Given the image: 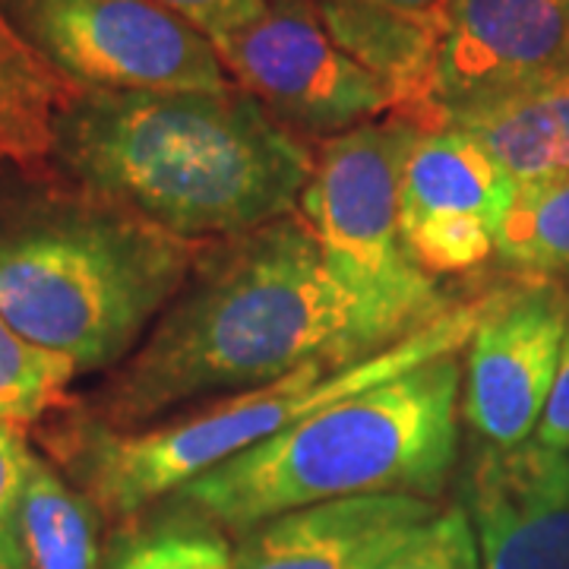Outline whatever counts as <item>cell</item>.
I'll list each match as a JSON object with an SVG mask.
<instances>
[{
  "mask_svg": "<svg viewBox=\"0 0 569 569\" xmlns=\"http://www.w3.org/2000/svg\"><path fill=\"white\" fill-rule=\"evenodd\" d=\"M54 159L86 197L183 241L250 234L291 212L313 156L250 92H92Z\"/></svg>",
  "mask_w": 569,
  "mask_h": 569,
  "instance_id": "7a4b0ae2",
  "label": "cell"
},
{
  "mask_svg": "<svg viewBox=\"0 0 569 569\" xmlns=\"http://www.w3.org/2000/svg\"><path fill=\"white\" fill-rule=\"evenodd\" d=\"M108 569H234V550L219 526L178 507L152 526L127 531Z\"/></svg>",
  "mask_w": 569,
  "mask_h": 569,
  "instance_id": "ffe728a7",
  "label": "cell"
},
{
  "mask_svg": "<svg viewBox=\"0 0 569 569\" xmlns=\"http://www.w3.org/2000/svg\"><path fill=\"white\" fill-rule=\"evenodd\" d=\"M96 503L63 485L44 459H32L20 503V545L26 569H99Z\"/></svg>",
  "mask_w": 569,
  "mask_h": 569,
  "instance_id": "e0dca14e",
  "label": "cell"
},
{
  "mask_svg": "<svg viewBox=\"0 0 569 569\" xmlns=\"http://www.w3.org/2000/svg\"><path fill=\"white\" fill-rule=\"evenodd\" d=\"M440 509L415 493H367L313 503L247 529L234 569H370Z\"/></svg>",
  "mask_w": 569,
  "mask_h": 569,
  "instance_id": "4fadbf2b",
  "label": "cell"
},
{
  "mask_svg": "<svg viewBox=\"0 0 569 569\" xmlns=\"http://www.w3.org/2000/svg\"><path fill=\"white\" fill-rule=\"evenodd\" d=\"M563 73H569V0L449 3L437 63L443 123L449 111Z\"/></svg>",
  "mask_w": 569,
  "mask_h": 569,
  "instance_id": "7c38bea8",
  "label": "cell"
},
{
  "mask_svg": "<svg viewBox=\"0 0 569 569\" xmlns=\"http://www.w3.org/2000/svg\"><path fill=\"white\" fill-rule=\"evenodd\" d=\"M493 253L541 279L569 269V174L516 187Z\"/></svg>",
  "mask_w": 569,
  "mask_h": 569,
  "instance_id": "ac0fdd59",
  "label": "cell"
},
{
  "mask_svg": "<svg viewBox=\"0 0 569 569\" xmlns=\"http://www.w3.org/2000/svg\"><path fill=\"white\" fill-rule=\"evenodd\" d=\"M0 569H7V567H3V560H0Z\"/></svg>",
  "mask_w": 569,
  "mask_h": 569,
  "instance_id": "484cf974",
  "label": "cell"
},
{
  "mask_svg": "<svg viewBox=\"0 0 569 569\" xmlns=\"http://www.w3.org/2000/svg\"><path fill=\"white\" fill-rule=\"evenodd\" d=\"M535 440L550 449H569V317L567 332H563V348H560V365H557V380L550 389L548 408L538 421Z\"/></svg>",
  "mask_w": 569,
  "mask_h": 569,
  "instance_id": "cb8c5ba5",
  "label": "cell"
},
{
  "mask_svg": "<svg viewBox=\"0 0 569 569\" xmlns=\"http://www.w3.org/2000/svg\"><path fill=\"white\" fill-rule=\"evenodd\" d=\"M485 313V298L452 305L425 329L365 361L342 365L336 358H313L266 387L247 389L219 406L200 408L181 421L149 430H114L104 425L82 427L70 447L86 497L114 519H130L149 503L178 493L183 485L231 456L282 433L320 408L342 402L367 387H377L411 367L443 355H459Z\"/></svg>",
  "mask_w": 569,
  "mask_h": 569,
  "instance_id": "5b68a950",
  "label": "cell"
},
{
  "mask_svg": "<svg viewBox=\"0 0 569 569\" xmlns=\"http://www.w3.org/2000/svg\"><path fill=\"white\" fill-rule=\"evenodd\" d=\"M569 291L535 276L485 295V313L468 339L466 421L490 447L529 440L557 380Z\"/></svg>",
  "mask_w": 569,
  "mask_h": 569,
  "instance_id": "9c48e42d",
  "label": "cell"
},
{
  "mask_svg": "<svg viewBox=\"0 0 569 569\" xmlns=\"http://www.w3.org/2000/svg\"><path fill=\"white\" fill-rule=\"evenodd\" d=\"M216 51L257 102L307 130H351L392 108L387 82L348 58L307 0H269Z\"/></svg>",
  "mask_w": 569,
  "mask_h": 569,
  "instance_id": "ba28073f",
  "label": "cell"
},
{
  "mask_svg": "<svg viewBox=\"0 0 569 569\" xmlns=\"http://www.w3.org/2000/svg\"><path fill=\"white\" fill-rule=\"evenodd\" d=\"M447 127L468 133L516 187L563 178L569 174V73L449 111Z\"/></svg>",
  "mask_w": 569,
  "mask_h": 569,
  "instance_id": "9a60e30c",
  "label": "cell"
},
{
  "mask_svg": "<svg viewBox=\"0 0 569 569\" xmlns=\"http://www.w3.org/2000/svg\"><path fill=\"white\" fill-rule=\"evenodd\" d=\"M80 370L48 348L32 346L0 317V425H36L67 402Z\"/></svg>",
  "mask_w": 569,
  "mask_h": 569,
  "instance_id": "d6986e66",
  "label": "cell"
},
{
  "mask_svg": "<svg viewBox=\"0 0 569 569\" xmlns=\"http://www.w3.org/2000/svg\"><path fill=\"white\" fill-rule=\"evenodd\" d=\"M365 3L383 7V10H392V13H402V17H411V20L430 22L437 29H447L449 3L452 0H365Z\"/></svg>",
  "mask_w": 569,
  "mask_h": 569,
  "instance_id": "d4e9b609",
  "label": "cell"
},
{
  "mask_svg": "<svg viewBox=\"0 0 569 569\" xmlns=\"http://www.w3.org/2000/svg\"><path fill=\"white\" fill-rule=\"evenodd\" d=\"M459 392V358H433L209 468L174 493V503L244 535L272 516L346 497L433 500L456 462Z\"/></svg>",
  "mask_w": 569,
  "mask_h": 569,
  "instance_id": "3957f363",
  "label": "cell"
},
{
  "mask_svg": "<svg viewBox=\"0 0 569 569\" xmlns=\"http://www.w3.org/2000/svg\"><path fill=\"white\" fill-rule=\"evenodd\" d=\"M425 326L346 276L310 224L282 216L241 234L164 310L104 392L102 425L137 430L168 408L266 387L313 358L355 365Z\"/></svg>",
  "mask_w": 569,
  "mask_h": 569,
  "instance_id": "6da1fadb",
  "label": "cell"
},
{
  "mask_svg": "<svg viewBox=\"0 0 569 569\" xmlns=\"http://www.w3.org/2000/svg\"><path fill=\"white\" fill-rule=\"evenodd\" d=\"M63 77L92 92H224L216 44L156 0H0Z\"/></svg>",
  "mask_w": 569,
  "mask_h": 569,
  "instance_id": "52a82bcc",
  "label": "cell"
},
{
  "mask_svg": "<svg viewBox=\"0 0 569 569\" xmlns=\"http://www.w3.org/2000/svg\"><path fill=\"white\" fill-rule=\"evenodd\" d=\"M156 3L181 17L197 32H203L212 44H219L238 29L260 20L269 0H156Z\"/></svg>",
  "mask_w": 569,
  "mask_h": 569,
  "instance_id": "603a6c76",
  "label": "cell"
},
{
  "mask_svg": "<svg viewBox=\"0 0 569 569\" xmlns=\"http://www.w3.org/2000/svg\"><path fill=\"white\" fill-rule=\"evenodd\" d=\"M326 32L373 77L387 82L399 118L421 130L447 127L437 108V63L443 29L365 0H317Z\"/></svg>",
  "mask_w": 569,
  "mask_h": 569,
  "instance_id": "5bb4252c",
  "label": "cell"
},
{
  "mask_svg": "<svg viewBox=\"0 0 569 569\" xmlns=\"http://www.w3.org/2000/svg\"><path fill=\"white\" fill-rule=\"evenodd\" d=\"M82 86L22 36L0 3V168H39L58 152V123Z\"/></svg>",
  "mask_w": 569,
  "mask_h": 569,
  "instance_id": "2e32d148",
  "label": "cell"
},
{
  "mask_svg": "<svg viewBox=\"0 0 569 569\" xmlns=\"http://www.w3.org/2000/svg\"><path fill=\"white\" fill-rule=\"evenodd\" d=\"M190 269L193 241L118 206H48L0 222V317L80 373L102 370L140 342Z\"/></svg>",
  "mask_w": 569,
  "mask_h": 569,
  "instance_id": "277c9868",
  "label": "cell"
},
{
  "mask_svg": "<svg viewBox=\"0 0 569 569\" xmlns=\"http://www.w3.org/2000/svg\"><path fill=\"white\" fill-rule=\"evenodd\" d=\"M36 452L17 425H0V560L7 569H26L20 545V503Z\"/></svg>",
  "mask_w": 569,
  "mask_h": 569,
  "instance_id": "7402d4cb",
  "label": "cell"
},
{
  "mask_svg": "<svg viewBox=\"0 0 569 569\" xmlns=\"http://www.w3.org/2000/svg\"><path fill=\"white\" fill-rule=\"evenodd\" d=\"M481 569H569V452L538 440L478 449L462 475Z\"/></svg>",
  "mask_w": 569,
  "mask_h": 569,
  "instance_id": "8fae6325",
  "label": "cell"
},
{
  "mask_svg": "<svg viewBox=\"0 0 569 569\" xmlns=\"http://www.w3.org/2000/svg\"><path fill=\"white\" fill-rule=\"evenodd\" d=\"M516 183L456 127L425 130L402 174V241L425 276H456L485 263Z\"/></svg>",
  "mask_w": 569,
  "mask_h": 569,
  "instance_id": "30bf717a",
  "label": "cell"
},
{
  "mask_svg": "<svg viewBox=\"0 0 569 569\" xmlns=\"http://www.w3.org/2000/svg\"><path fill=\"white\" fill-rule=\"evenodd\" d=\"M425 130L406 118L367 121L326 142L301 193V212L326 253L355 282L402 307L418 320H437L449 307L402 241V174Z\"/></svg>",
  "mask_w": 569,
  "mask_h": 569,
  "instance_id": "8992f818",
  "label": "cell"
},
{
  "mask_svg": "<svg viewBox=\"0 0 569 569\" xmlns=\"http://www.w3.org/2000/svg\"><path fill=\"white\" fill-rule=\"evenodd\" d=\"M370 569H481L466 509L452 507L408 531Z\"/></svg>",
  "mask_w": 569,
  "mask_h": 569,
  "instance_id": "44dd1931",
  "label": "cell"
}]
</instances>
